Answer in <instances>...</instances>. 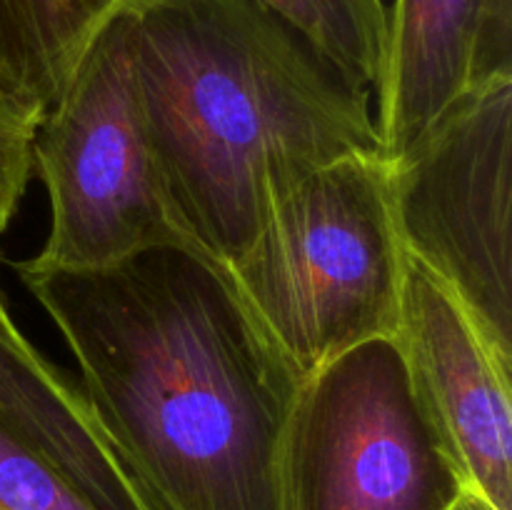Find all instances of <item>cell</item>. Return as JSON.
<instances>
[{"label":"cell","mask_w":512,"mask_h":510,"mask_svg":"<svg viewBox=\"0 0 512 510\" xmlns=\"http://www.w3.org/2000/svg\"><path fill=\"white\" fill-rule=\"evenodd\" d=\"M13 270L150 508L290 510L283 448L303 380L218 263L155 245L105 268Z\"/></svg>","instance_id":"1"},{"label":"cell","mask_w":512,"mask_h":510,"mask_svg":"<svg viewBox=\"0 0 512 510\" xmlns=\"http://www.w3.org/2000/svg\"><path fill=\"white\" fill-rule=\"evenodd\" d=\"M123 20L170 218L213 263L310 170L383 153L373 93L258 0H143Z\"/></svg>","instance_id":"2"},{"label":"cell","mask_w":512,"mask_h":510,"mask_svg":"<svg viewBox=\"0 0 512 510\" xmlns=\"http://www.w3.org/2000/svg\"><path fill=\"white\" fill-rule=\"evenodd\" d=\"M405 258L388 160L360 153L285 188L243 253L220 268L305 380L350 348L398 335Z\"/></svg>","instance_id":"3"},{"label":"cell","mask_w":512,"mask_h":510,"mask_svg":"<svg viewBox=\"0 0 512 510\" xmlns=\"http://www.w3.org/2000/svg\"><path fill=\"white\" fill-rule=\"evenodd\" d=\"M283 473L290 510H458L470 495L398 338L350 348L300 383Z\"/></svg>","instance_id":"4"},{"label":"cell","mask_w":512,"mask_h":510,"mask_svg":"<svg viewBox=\"0 0 512 510\" xmlns=\"http://www.w3.org/2000/svg\"><path fill=\"white\" fill-rule=\"evenodd\" d=\"M33 173L48 195L50 228L38 255L20 260L28 268L93 270L155 245H185L145 140L123 15L35 125Z\"/></svg>","instance_id":"5"},{"label":"cell","mask_w":512,"mask_h":510,"mask_svg":"<svg viewBox=\"0 0 512 510\" xmlns=\"http://www.w3.org/2000/svg\"><path fill=\"white\" fill-rule=\"evenodd\" d=\"M388 165L405 253L512 358V78L468 90Z\"/></svg>","instance_id":"6"},{"label":"cell","mask_w":512,"mask_h":510,"mask_svg":"<svg viewBox=\"0 0 512 510\" xmlns=\"http://www.w3.org/2000/svg\"><path fill=\"white\" fill-rule=\"evenodd\" d=\"M395 338L470 495L490 510H512V358L410 255Z\"/></svg>","instance_id":"7"},{"label":"cell","mask_w":512,"mask_h":510,"mask_svg":"<svg viewBox=\"0 0 512 510\" xmlns=\"http://www.w3.org/2000/svg\"><path fill=\"white\" fill-rule=\"evenodd\" d=\"M498 78H512V0H393L373 88L383 158H403L468 90Z\"/></svg>","instance_id":"8"},{"label":"cell","mask_w":512,"mask_h":510,"mask_svg":"<svg viewBox=\"0 0 512 510\" xmlns=\"http://www.w3.org/2000/svg\"><path fill=\"white\" fill-rule=\"evenodd\" d=\"M143 0H0V93L43 118L100 33Z\"/></svg>","instance_id":"9"},{"label":"cell","mask_w":512,"mask_h":510,"mask_svg":"<svg viewBox=\"0 0 512 510\" xmlns=\"http://www.w3.org/2000/svg\"><path fill=\"white\" fill-rule=\"evenodd\" d=\"M373 93L388 38L385 0H258Z\"/></svg>","instance_id":"10"},{"label":"cell","mask_w":512,"mask_h":510,"mask_svg":"<svg viewBox=\"0 0 512 510\" xmlns=\"http://www.w3.org/2000/svg\"><path fill=\"white\" fill-rule=\"evenodd\" d=\"M0 510H98L50 460L0 428Z\"/></svg>","instance_id":"11"},{"label":"cell","mask_w":512,"mask_h":510,"mask_svg":"<svg viewBox=\"0 0 512 510\" xmlns=\"http://www.w3.org/2000/svg\"><path fill=\"white\" fill-rule=\"evenodd\" d=\"M0 330H3V333H20L18 325H15V320L10 318V310H8V305H5L3 290H0Z\"/></svg>","instance_id":"12"},{"label":"cell","mask_w":512,"mask_h":510,"mask_svg":"<svg viewBox=\"0 0 512 510\" xmlns=\"http://www.w3.org/2000/svg\"><path fill=\"white\" fill-rule=\"evenodd\" d=\"M458 510H490V508L485 503H480L478 498H473V495H465V500L458 505Z\"/></svg>","instance_id":"13"}]
</instances>
